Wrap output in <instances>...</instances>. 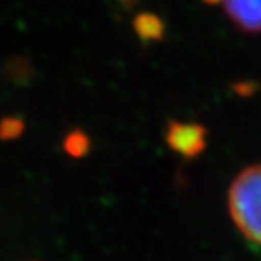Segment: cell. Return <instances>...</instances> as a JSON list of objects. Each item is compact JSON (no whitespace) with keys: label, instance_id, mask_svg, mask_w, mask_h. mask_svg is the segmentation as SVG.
I'll return each mask as SVG.
<instances>
[{"label":"cell","instance_id":"6da1fadb","mask_svg":"<svg viewBox=\"0 0 261 261\" xmlns=\"http://www.w3.org/2000/svg\"><path fill=\"white\" fill-rule=\"evenodd\" d=\"M228 210L236 228L261 246V164L242 170L228 191Z\"/></svg>","mask_w":261,"mask_h":261},{"label":"cell","instance_id":"7a4b0ae2","mask_svg":"<svg viewBox=\"0 0 261 261\" xmlns=\"http://www.w3.org/2000/svg\"><path fill=\"white\" fill-rule=\"evenodd\" d=\"M167 142L184 158H195L206 146V129L195 123L173 121L167 129Z\"/></svg>","mask_w":261,"mask_h":261},{"label":"cell","instance_id":"3957f363","mask_svg":"<svg viewBox=\"0 0 261 261\" xmlns=\"http://www.w3.org/2000/svg\"><path fill=\"white\" fill-rule=\"evenodd\" d=\"M231 22L244 32H261V0H222Z\"/></svg>","mask_w":261,"mask_h":261},{"label":"cell","instance_id":"277c9868","mask_svg":"<svg viewBox=\"0 0 261 261\" xmlns=\"http://www.w3.org/2000/svg\"><path fill=\"white\" fill-rule=\"evenodd\" d=\"M136 32L142 40H159L164 32L161 19L154 14H142L134 22Z\"/></svg>","mask_w":261,"mask_h":261},{"label":"cell","instance_id":"5b68a950","mask_svg":"<svg viewBox=\"0 0 261 261\" xmlns=\"http://www.w3.org/2000/svg\"><path fill=\"white\" fill-rule=\"evenodd\" d=\"M66 151L74 154V156H81L87 151V148H88V140L84 134L81 133H74L68 137L66 140Z\"/></svg>","mask_w":261,"mask_h":261},{"label":"cell","instance_id":"8992f818","mask_svg":"<svg viewBox=\"0 0 261 261\" xmlns=\"http://www.w3.org/2000/svg\"><path fill=\"white\" fill-rule=\"evenodd\" d=\"M206 4H217V2H222V0H204Z\"/></svg>","mask_w":261,"mask_h":261}]
</instances>
